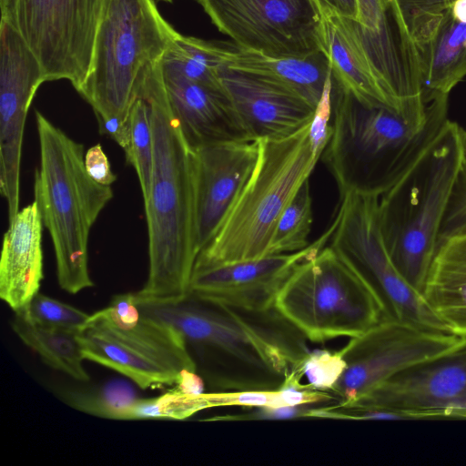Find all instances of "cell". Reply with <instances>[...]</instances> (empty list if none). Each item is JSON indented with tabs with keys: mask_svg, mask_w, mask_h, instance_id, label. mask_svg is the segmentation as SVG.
Segmentation results:
<instances>
[{
	"mask_svg": "<svg viewBox=\"0 0 466 466\" xmlns=\"http://www.w3.org/2000/svg\"><path fill=\"white\" fill-rule=\"evenodd\" d=\"M461 340V337L452 333L385 318L350 338L339 350L346 366L328 391L337 402L352 400L401 370L449 350Z\"/></svg>",
	"mask_w": 466,
	"mask_h": 466,
	"instance_id": "13",
	"label": "cell"
},
{
	"mask_svg": "<svg viewBox=\"0 0 466 466\" xmlns=\"http://www.w3.org/2000/svg\"><path fill=\"white\" fill-rule=\"evenodd\" d=\"M130 144L125 153L126 161L132 166L139 180L144 202L150 193L153 168L154 144L150 118V106L140 94L131 106L128 115Z\"/></svg>",
	"mask_w": 466,
	"mask_h": 466,
	"instance_id": "29",
	"label": "cell"
},
{
	"mask_svg": "<svg viewBox=\"0 0 466 466\" xmlns=\"http://www.w3.org/2000/svg\"><path fill=\"white\" fill-rule=\"evenodd\" d=\"M160 63L190 80L222 88L218 76V44L177 33Z\"/></svg>",
	"mask_w": 466,
	"mask_h": 466,
	"instance_id": "26",
	"label": "cell"
},
{
	"mask_svg": "<svg viewBox=\"0 0 466 466\" xmlns=\"http://www.w3.org/2000/svg\"><path fill=\"white\" fill-rule=\"evenodd\" d=\"M339 200L329 245L375 289L386 318L451 333L393 263L380 231L378 197L349 193Z\"/></svg>",
	"mask_w": 466,
	"mask_h": 466,
	"instance_id": "11",
	"label": "cell"
},
{
	"mask_svg": "<svg viewBox=\"0 0 466 466\" xmlns=\"http://www.w3.org/2000/svg\"><path fill=\"white\" fill-rule=\"evenodd\" d=\"M449 96L427 105L422 137L378 198L380 231L406 282L422 290L457 183L461 128L448 117Z\"/></svg>",
	"mask_w": 466,
	"mask_h": 466,
	"instance_id": "3",
	"label": "cell"
},
{
	"mask_svg": "<svg viewBox=\"0 0 466 466\" xmlns=\"http://www.w3.org/2000/svg\"><path fill=\"white\" fill-rule=\"evenodd\" d=\"M46 82L43 66L19 33L0 22V191L8 218L18 213L25 123L38 87Z\"/></svg>",
	"mask_w": 466,
	"mask_h": 466,
	"instance_id": "15",
	"label": "cell"
},
{
	"mask_svg": "<svg viewBox=\"0 0 466 466\" xmlns=\"http://www.w3.org/2000/svg\"><path fill=\"white\" fill-rule=\"evenodd\" d=\"M175 390L185 394H200L206 392V385L201 376L193 370H183Z\"/></svg>",
	"mask_w": 466,
	"mask_h": 466,
	"instance_id": "37",
	"label": "cell"
},
{
	"mask_svg": "<svg viewBox=\"0 0 466 466\" xmlns=\"http://www.w3.org/2000/svg\"><path fill=\"white\" fill-rule=\"evenodd\" d=\"M313 221L309 179L306 180L280 216L268 255L292 253L308 247Z\"/></svg>",
	"mask_w": 466,
	"mask_h": 466,
	"instance_id": "28",
	"label": "cell"
},
{
	"mask_svg": "<svg viewBox=\"0 0 466 466\" xmlns=\"http://www.w3.org/2000/svg\"><path fill=\"white\" fill-rule=\"evenodd\" d=\"M154 0H104L88 72L76 90L98 120L127 121L144 68L177 35Z\"/></svg>",
	"mask_w": 466,
	"mask_h": 466,
	"instance_id": "6",
	"label": "cell"
},
{
	"mask_svg": "<svg viewBox=\"0 0 466 466\" xmlns=\"http://www.w3.org/2000/svg\"><path fill=\"white\" fill-rule=\"evenodd\" d=\"M331 226L305 248L259 258L195 268L189 295L248 310L275 308L278 293L294 270L330 239Z\"/></svg>",
	"mask_w": 466,
	"mask_h": 466,
	"instance_id": "16",
	"label": "cell"
},
{
	"mask_svg": "<svg viewBox=\"0 0 466 466\" xmlns=\"http://www.w3.org/2000/svg\"><path fill=\"white\" fill-rule=\"evenodd\" d=\"M104 0H0L1 19L39 59L46 81L77 90L88 72Z\"/></svg>",
	"mask_w": 466,
	"mask_h": 466,
	"instance_id": "12",
	"label": "cell"
},
{
	"mask_svg": "<svg viewBox=\"0 0 466 466\" xmlns=\"http://www.w3.org/2000/svg\"><path fill=\"white\" fill-rule=\"evenodd\" d=\"M309 123L289 137L258 140L253 171L194 268L268 256L280 216L321 158Z\"/></svg>",
	"mask_w": 466,
	"mask_h": 466,
	"instance_id": "5",
	"label": "cell"
},
{
	"mask_svg": "<svg viewBox=\"0 0 466 466\" xmlns=\"http://www.w3.org/2000/svg\"><path fill=\"white\" fill-rule=\"evenodd\" d=\"M324 417L355 420L466 419V337L371 391L326 407Z\"/></svg>",
	"mask_w": 466,
	"mask_h": 466,
	"instance_id": "9",
	"label": "cell"
},
{
	"mask_svg": "<svg viewBox=\"0 0 466 466\" xmlns=\"http://www.w3.org/2000/svg\"><path fill=\"white\" fill-rule=\"evenodd\" d=\"M137 94L150 106L154 156L149 197L144 202L148 236V276L137 300L175 302L189 295L198 256L195 230L194 148L173 114L160 60L148 64Z\"/></svg>",
	"mask_w": 466,
	"mask_h": 466,
	"instance_id": "2",
	"label": "cell"
},
{
	"mask_svg": "<svg viewBox=\"0 0 466 466\" xmlns=\"http://www.w3.org/2000/svg\"><path fill=\"white\" fill-rule=\"evenodd\" d=\"M313 2L319 15L321 51L338 85L360 102L387 107L403 117L398 97L367 49L360 24L316 0Z\"/></svg>",
	"mask_w": 466,
	"mask_h": 466,
	"instance_id": "19",
	"label": "cell"
},
{
	"mask_svg": "<svg viewBox=\"0 0 466 466\" xmlns=\"http://www.w3.org/2000/svg\"><path fill=\"white\" fill-rule=\"evenodd\" d=\"M339 350L311 351L303 364V377L309 388L329 390L339 379L345 369Z\"/></svg>",
	"mask_w": 466,
	"mask_h": 466,
	"instance_id": "32",
	"label": "cell"
},
{
	"mask_svg": "<svg viewBox=\"0 0 466 466\" xmlns=\"http://www.w3.org/2000/svg\"><path fill=\"white\" fill-rule=\"evenodd\" d=\"M462 158L441 233L466 224V129L461 128Z\"/></svg>",
	"mask_w": 466,
	"mask_h": 466,
	"instance_id": "35",
	"label": "cell"
},
{
	"mask_svg": "<svg viewBox=\"0 0 466 466\" xmlns=\"http://www.w3.org/2000/svg\"><path fill=\"white\" fill-rule=\"evenodd\" d=\"M135 300L183 336L207 392L278 390L303 377L309 340L275 308L242 309L193 295L175 302Z\"/></svg>",
	"mask_w": 466,
	"mask_h": 466,
	"instance_id": "1",
	"label": "cell"
},
{
	"mask_svg": "<svg viewBox=\"0 0 466 466\" xmlns=\"http://www.w3.org/2000/svg\"><path fill=\"white\" fill-rule=\"evenodd\" d=\"M218 76L252 140L289 137L314 116L316 106L279 84L222 65Z\"/></svg>",
	"mask_w": 466,
	"mask_h": 466,
	"instance_id": "18",
	"label": "cell"
},
{
	"mask_svg": "<svg viewBox=\"0 0 466 466\" xmlns=\"http://www.w3.org/2000/svg\"><path fill=\"white\" fill-rule=\"evenodd\" d=\"M160 67L171 109L191 147L252 140L223 88Z\"/></svg>",
	"mask_w": 466,
	"mask_h": 466,
	"instance_id": "20",
	"label": "cell"
},
{
	"mask_svg": "<svg viewBox=\"0 0 466 466\" xmlns=\"http://www.w3.org/2000/svg\"><path fill=\"white\" fill-rule=\"evenodd\" d=\"M358 23L367 32L380 35L391 30V0H357Z\"/></svg>",
	"mask_w": 466,
	"mask_h": 466,
	"instance_id": "34",
	"label": "cell"
},
{
	"mask_svg": "<svg viewBox=\"0 0 466 466\" xmlns=\"http://www.w3.org/2000/svg\"><path fill=\"white\" fill-rule=\"evenodd\" d=\"M129 379L115 378L101 385L65 390V402L81 412L110 420H122L125 412L140 397Z\"/></svg>",
	"mask_w": 466,
	"mask_h": 466,
	"instance_id": "27",
	"label": "cell"
},
{
	"mask_svg": "<svg viewBox=\"0 0 466 466\" xmlns=\"http://www.w3.org/2000/svg\"><path fill=\"white\" fill-rule=\"evenodd\" d=\"M337 14L358 22L359 5L357 0H316Z\"/></svg>",
	"mask_w": 466,
	"mask_h": 466,
	"instance_id": "38",
	"label": "cell"
},
{
	"mask_svg": "<svg viewBox=\"0 0 466 466\" xmlns=\"http://www.w3.org/2000/svg\"><path fill=\"white\" fill-rule=\"evenodd\" d=\"M451 12L457 21L466 24V0H456L451 5Z\"/></svg>",
	"mask_w": 466,
	"mask_h": 466,
	"instance_id": "39",
	"label": "cell"
},
{
	"mask_svg": "<svg viewBox=\"0 0 466 466\" xmlns=\"http://www.w3.org/2000/svg\"><path fill=\"white\" fill-rule=\"evenodd\" d=\"M274 307L312 343L359 336L386 318L375 289L330 245L294 270Z\"/></svg>",
	"mask_w": 466,
	"mask_h": 466,
	"instance_id": "7",
	"label": "cell"
},
{
	"mask_svg": "<svg viewBox=\"0 0 466 466\" xmlns=\"http://www.w3.org/2000/svg\"><path fill=\"white\" fill-rule=\"evenodd\" d=\"M424 128H413L391 109L360 102L333 77L332 133L320 159L332 174L339 198L349 193L379 198Z\"/></svg>",
	"mask_w": 466,
	"mask_h": 466,
	"instance_id": "8",
	"label": "cell"
},
{
	"mask_svg": "<svg viewBox=\"0 0 466 466\" xmlns=\"http://www.w3.org/2000/svg\"><path fill=\"white\" fill-rule=\"evenodd\" d=\"M456 0H391L399 28L414 46L424 41Z\"/></svg>",
	"mask_w": 466,
	"mask_h": 466,
	"instance_id": "30",
	"label": "cell"
},
{
	"mask_svg": "<svg viewBox=\"0 0 466 466\" xmlns=\"http://www.w3.org/2000/svg\"><path fill=\"white\" fill-rule=\"evenodd\" d=\"M43 222L35 201L9 220L0 259V298L14 312L39 292L43 272Z\"/></svg>",
	"mask_w": 466,
	"mask_h": 466,
	"instance_id": "21",
	"label": "cell"
},
{
	"mask_svg": "<svg viewBox=\"0 0 466 466\" xmlns=\"http://www.w3.org/2000/svg\"><path fill=\"white\" fill-rule=\"evenodd\" d=\"M79 339L85 360L116 370L142 390L176 385L183 370L197 371L183 336L143 311L129 325L114 322L104 309L96 311Z\"/></svg>",
	"mask_w": 466,
	"mask_h": 466,
	"instance_id": "10",
	"label": "cell"
},
{
	"mask_svg": "<svg viewBox=\"0 0 466 466\" xmlns=\"http://www.w3.org/2000/svg\"><path fill=\"white\" fill-rule=\"evenodd\" d=\"M35 121L40 160L35 172V201L53 242L58 284L76 294L94 286L88 270L89 234L114 194L111 186L87 174L83 144L39 111Z\"/></svg>",
	"mask_w": 466,
	"mask_h": 466,
	"instance_id": "4",
	"label": "cell"
},
{
	"mask_svg": "<svg viewBox=\"0 0 466 466\" xmlns=\"http://www.w3.org/2000/svg\"><path fill=\"white\" fill-rule=\"evenodd\" d=\"M258 141L194 148L195 230L198 254L213 238L256 165Z\"/></svg>",
	"mask_w": 466,
	"mask_h": 466,
	"instance_id": "17",
	"label": "cell"
},
{
	"mask_svg": "<svg viewBox=\"0 0 466 466\" xmlns=\"http://www.w3.org/2000/svg\"><path fill=\"white\" fill-rule=\"evenodd\" d=\"M466 129V128H465Z\"/></svg>",
	"mask_w": 466,
	"mask_h": 466,
	"instance_id": "41",
	"label": "cell"
},
{
	"mask_svg": "<svg viewBox=\"0 0 466 466\" xmlns=\"http://www.w3.org/2000/svg\"><path fill=\"white\" fill-rule=\"evenodd\" d=\"M332 114L333 76L328 81L322 97L318 103L314 116L309 123V141L313 150L320 156H322L331 137Z\"/></svg>",
	"mask_w": 466,
	"mask_h": 466,
	"instance_id": "33",
	"label": "cell"
},
{
	"mask_svg": "<svg viewBox=\"0 0 466 466\" xmlns=\"http://www.w3.org/2000/svg\"><path fill=\"white\" fill-rule=\"evenodd\" d=\"M212 24L240 47L274 56L321 51L313 0H195Z\"/></svg>",
	"mask_w": 466,
	"mask_h": 466,
	"instance_id": "14",
	"label": "cell"
},
{
	"mask_svg": "<svg viewBox=\"0 0 466 466\" xmlns=\"http://www.w3.org/2000/svg\"><path fill=\"white\" fill-rule=\"evenodd\" d=\"M415 49L425 104L449 96L466 76V24L454 18L451 7Z\"/></svg>",
	"mask_w": 466,
	"mask_h": 466,
	"instance_id": "24",
	"label": "cell"
},
{
	"mask_svg": "<svg viewBox=\"0 0 466 466\" xmlns=\"http://www.w3.org/2000/svg\"><path fill=\"white\" fill-rule=\"evenodd\" d=\"M84 161L87 174L96 182L111 186L116 180L101 144L89 147L85 153Z\"/></svg>",
	"mask_w": 466,
	"mask_h": 466,
	"instance_id": "36",
	"label": "cell"
},
{
	"mask_svg": "<svg viewBox=\"0 0 466 466\" xmlns=\"http://www.w3.org/2000/svg\"><path fill=\"white\" fill-rule=\"evenodd\" d=\"M422 296L451 333L466 337V224L440 235Z\"/></svg>",
	"mask_w": 466,
	"mask_h": 466,
	"instance_id": "22",
	"label": "cell"
},
{
	"mask_svg": "<svg viewBox=\"0 0 466 466\" xmlns=\"http://www.w3.org/2000/svg\"><path fill=\"white\" fill-rule=\"evenodd\" d=\"M221 65L285 86L317 106L332 76L323 52L308 56H274L218 44Z\"/></svg>",
	"mask_w": 466,
	"mask_h": 466,
	"instance_id": "23",
	"label": "cell"
},
{
	"mask_svg": "<svg viewBox=\"0 0 466 466\" xmlns=\"http://www.w3.org/2000/svg\"><path fill=\"white\" fill-rule=\"evenodd\" d=\"M11 327L22 342L35 351L46 365L80 382L89 380L83 365L85 358L79 332L37 323L24 309L15 312Z\"/></svg>",
	"mask_w": 466,
	"mask_h": 466,
	"instance_id": "25",
	"label": "cell"
},
{
	"mask_svg": "<svg viewBox=\"0 0 466 466\" xmlns=\"http://www.w3.org/2000/svg\"><path fill=\"white\" fill-rule=\"evenodd\" d=\"M160 1H163V2H168V3H171L172 0H160Z\"/></svg>",
	"mask_w": 466,
	"mask_h": 466,
	"instance_id": "40",
	"label": "cell"
},
{
	"mask_svg": "<svg viewBox=\"0 0 466 466\" xmlns=\"http://www.w3.org/2000/svg\"><path fill=\"white\" fill-rule=\"evenodd\" d=\"M24 310L37 323L75 332H80L90 318L87 313L39 292Z\"/></svg>",
	"mask_w": 466,
	"mask_h": 466,
	"instance_id": "31",
	"label": "cell"
}]
</instances>
